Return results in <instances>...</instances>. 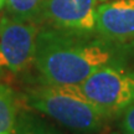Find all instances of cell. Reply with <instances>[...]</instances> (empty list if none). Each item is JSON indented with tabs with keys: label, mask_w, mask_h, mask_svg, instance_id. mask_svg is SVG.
I'll use <instances>...</instances> for the list:
<instances>
[{
	"label": "cell",
	"mask_w": 134,
	"mask_h": 134,
	"mask_svg": "<svg viewBox=\"0 0 134 134\" xmlns=\"http://www.w3.org/2000/svg\"><path fill=\"white\" fill-rule=\"evenodd\" d=\"M115 63L118 51L109 41L56 29L37 32L34 65L42 82L78 86L100 67Z\"/></svg>",
	"instance_id": "6da1fadb"
},
{
	"label": "cell",
	"mask_w": 134,
	"mask_h": 134,
	"mask_svg": "<svg viewBox=\"0 0 134 134\" xmlns=\"http://www.w3.org/2000/svg\"><path fill=\"white\" fill-rule=\"evenodd\" d=\"M29 107L47 115L75 134H96L109 119L78 92L76 86L42 82L26 91Z\"/></svg>",
	"instance_id": "7a4b0ae2"
},
{
	"label": "cell",
	"mask_w": 134,
	"mask_h": 134,
	"mask_svg": "<svg viewBox=\"0 0 134 134\" xmlns=\"http://www.w3.org/2000/svg\"><path fill=\"white\" fill-rule=\"evenodd\" d=\"M78 92L108 118L123 114L134 103V71L120 63L107 65L93 72L81 85Z\"/></svg>",
	"instance_id": "3957f363"
},
{
	"label": "cell",
	"mask_w": 134,
	"mask_h": 134,
	"mask_svg": "<svg viewBox=\"0 0 134 134\" xmlns=\"http://www.w3.org/2000/svg\"><path fill=\"white\" fill-rule=\"evenodd\" d=\"M37 32L29 21L0 19V72L19 73L34 62Z\"/></svg>",
	"instance_id": "277c9868"
},
{
	"label": "cell",
	"mask_w": 134,
	"mask_h": 134,
	"mask_svg": "<svg viewBox=\"0 0 134 134\" xmlns=\"http://www.w3.org/2000/svg\"><path fill=\"white\" fill-rule=\"evenodd\" d=\"M99 0H43L41 11L56 30L77 35L96 32Z\"/></svg>",
	"instance_id": "5b68a950"
},
{
	"label": "cell",
	"mask_w": 134,
	"mask_h": 134,
	"mask_svg": "<svg viewBox=\"0 0 134 134\" xmlns=\"http://www.w3.org/2000/svg\"><path fill=\"white\" fill-rule=\"evenodd\" d=\"M96 32L112 43L134 41V0H113L98 5Z\"/></svg>",
	"instance_id": "8992f818"
},
{
	"label": "cell",
	"mask_w": 134,
	"mask_h": 134,
	"mask_svg": "<svg viewBox=\"0 0 134 134\" xmlns=\"http://www.w3.org/2000/svg\"><path fill=\"white\" fill-rule=\"evenodd\" d=\"M18 114V104L13 90L0 83V134H14Z\"/></svg>",
	"instance_id": "52a82bcc"
},
{
	"label": "cell",
	"mask_w": 134,
	"mask_h": 134,
	"mask_svg": "<svg viewBox=\"0 0 134 134\" xmlns=\"http://www.w3.org/2000/svg\"><path fill=\"white\" fill-rule=\"evenodd\" d=\"M14 134H61L52 125L46 123L37 115L21 112L18 114Z\"/></svg>",
	"instance_id": "ba28073f"
},
{
	"label": "cell",
	"mask_w": 134,
	"mask_h": 134,
	"mask_svg": "<svg viewBox=\"0 0 134 134\" xmlns=\"http://www.w3.org/2000/svg\"><path fill=\"white\" fill-rule=\"evenodd\" d=\"M43 0H6V10L14 19L23 21L35 18L41 10Z\"/></svg>",
	"instance_id": "9c48e42d"
},
{
	"label": "cell",
	"mask_w": 134,
	"mask_h": 134,
	"mask_svg": "<svg viewBox=\"0 0 134 134\" xmlns=\"http://www.w3.org/2000/svg\"><path fill=\"white\" fill-rule=\"evenodd\" d=\"M120 129L123 134H134V103L123 112Z\"/></svg>",
	"instance_id": "30bf717a"
},
{
	"label": "cell",
	"mask_w": 134,
	"mask_h": 134,
	"mask_svg": "<svg viewBox=\"0 0 134 134\" xmlns=\"http://www.w3.org/2000/svg\"><path fill=\"white\" fill-rule=\"evenodd\" d=\"M5 1H6V0H0V9L5 6Z\"/></svg>",
	"instance_id": "8fae6325"
},
{
	"label": "cell",
	"mask_w": 134,
	"mask_h": 134,
	"mask_svg": "<svg viewBox=\"0 0 134 134\" xmlns=\"http://www.w3.org/2000/svg\"><path fill=\"white\" fill-rule=\"evenodd\" d=\"M99 1H104V0H99Z\"/></svg>",
	"instance_id": "7c38bea8"
}]
</instances>
